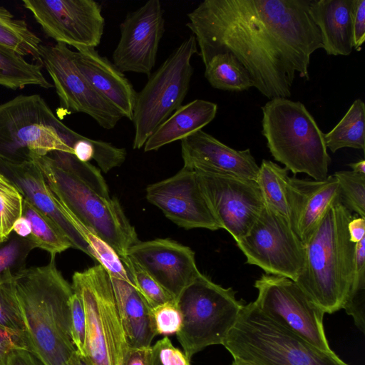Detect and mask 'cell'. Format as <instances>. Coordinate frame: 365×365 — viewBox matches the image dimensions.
I'll return each instance as SVG.
<instances>
[{
    "label": "cell",
    "instance_id": "cell-1",
    "mask_svg": "<svg viewBox=\"0 0 365 365\" xmlns=\"http://www.w3.org/2000/svg\"><path fill=\"white\" fill-rule=\"evenodd\" d=\"M312 0H205L187 14L204 65L230 53L253 87L269 99L287 98L297 74L309 79L312 54L322 48L309 14Z\"/></svg>",
    "mask_w": 365,
    "mask_h": 365
},
{
    "label": "cell",
    "instance_id": "cell-2",
    "mask_svg": "<svg viewBox=\"0 0 365 365\" xmlns=\"http://www.w3.org/2000/svg\"><path fill=\"white\" fill-rule=\"evenodd\" d=\"M29 349L45 365H68L77 351L72 341L70 300L73 290L57 269L55 257L13 278Z\"/></svg>",
    "mask_w": 365,
    "mask_h": 365
},
{
    "label": "cell",
    "instance_id": "cell-3",
    "mask_svg": "<svg viewBox=\"0 0 365 365\" xmlns=\"http://www.w3.org/2000/svg\"><path fill=\"white\" fill-rule=\"evenodd\" d=\"M352 217L339 200L334 202L304 242V266L295 282L324 313L342 309L351 286L356 244L348 224Z\"/></svg>",
    "mask_w": 365,
    "mask_h": 365
},
{
    "label": "cell",
    "instance_id": "cell-4",
    "mask_svg": "<svg viewBox=\"0 0 365 365\" xmlns=\"http://www.w3.org/2000/svg\"><path fill=\"white\" fill-rule=\"evenodd\" d=\"M52 193L84 225L107 242L120 258L139 242L116 198L104 197L72 173L56 151L43 156H32Z\"/></svg>",
    "mask_w": 365,
    "mask_h": 365
},
{
    "label": "cell",
    "instance_id": "cell-5",
    "mask_svg": "<svg viewBox=\"0 0 365 365\" xmlns=\"http://www.w3.org/2000/svg\"><path fill=\"white\" fill-rule=\"evenodd\" d=\"M262 110V134L273 158L294 175L305 173L315 180L325 179L331 158L324 134L304 105L277 98Z\"/></svg>",
    "mask_w": 365,
    "mask_h": 365
},
{
    "label": "cell",
    "instance_id": "cell-6",
    "mask_svg": "<svg viewBox=\"0 0 365 365\" xmlns=\"http://www.w3.org/2000/svg\"><path fill=\"white\" fill-rule=\"evenodd\" d=\"M222 345L252 365H349L271 320L254 302L245 304Z\"/></svg>",
    "mask_w": 365,
    "mask_h": 365
},
{
    "label": "cell",
    "instance_id": "cell-7",
    "mask_svg": "<svg viewBox=\"0 0 365 365\" xmlns=\"http://www.w3.org/2000/svg\"><path fill=\"white\" fill-rule=\"evenodd\" d=\"M81 135L61 122L40 95H19L0 104V160L30 161L53 151L73 154Z\"/></svg>",
    "mask_w": 365,
    "mask_h": 365
},
{
    "label": "cell",
    "instance_id": "cell-8",
    "mask_svg": "<svg viewBox=\"0 0 365 365\" xmlns=\"http://www.w3.org/2000/svg\"><path fill=\"white\" fill-rule=\"evenodd\" d=\"M177 303L182 324L176 336L190 360L207 346L222 344L245 304L231 287L224 288L202 273L182 292Z\"/></svg>",
    "mask_w": 365,
    "mask_h": 365
},
{
    "label": "cell",
    "instance_id": "cell-9",
    "mask_svg": "<svg viewBox=\"0 0 365 365\" xmlns=\"http://www.w3.org/2000/svg\"><path fill=\"white\" fill-rule=\"evenodd\" d=\"M72 288L86 314V356L93 365H123L128 350L111 282L100 264L76 272Z\"/></svg>",
    "mask_w": 365,
    "mask_h": 365
},
{
    "label": "cell",
    "instance_id": "cell-10",
    "mask_svg": "<svg viewBox=\"0 0 365 365\" xmlns=\"http://www.w3.org/2000/svg\"><path fill=\"white\" fill-rule=\"evenodd\" d=\"M196 53L197 41L192 34L150 75L137 93L132 120L133 149L142 148L156 128L182 106L193 73L191 58Z\"/></svg>",
    "mask_w": 365,
    "mask_h": 365
},
{
    "label": "cell",
    "instance_id": "cell-11",
    "mask_svg": "<svg viewBox=\"0 0 365 365\" xmlns=\"http://www.w3.org/2000/svg\"><path fill=\"white\" fill-rule=\"evenodd\" d=\"M236 243L246 263L260 267L265 274L296 281L304 269V244L288 221L266 205Z\"/></svg>",
    "mask_w": 365,
    "mask_h": 365
},
{
    "label": "cell",
    "instance_id": "cell-12",
    "mask_svg": "<svg viewBox=\"0 0 365 365\" xmlns=\"http://www.w3.org/2000/svg\"><path fill=\"white\" fill-rule=\"evenodd\" d=\"M254 286L258 291L254 302L264 315L312 346L331 350L323 325L325 313L295 281L264 273Z\"/></svg>",
    "mask_w": 365,
    "mask_h": 365
},
{
    "label": "cell",
    "instance_id": "cell-13",
    "mask_svg": "<svg viewBox=\"0 0 365 365\" xmlns=\"http://www.w3.org/2000/svg\"><path fill=\"white\" fill-rule=\"evenodd\" d=\"M40 57L52 78L61 110L67 113L87 114L107 130L115 127L123 116L81 73L76 65L73 51L67 45L41 44Z\"/></svg>",
    "mask_w": 365,
    "mask_h": 365
},
{
    "label": "cell",
    "instance_id": "cell-14",
    "mask_svg": "<svg viewBox=\"0 0 365 365\" xmlns=\"http://www.w3.org/2000/svg\"><path fill=\"white\" fill-rule=\"evenodd\" d=\"M45 34L57 43L95 48L101 43L105 19L93 0H23Z\"/></svg>",
    "mask_w": 365,
    "mask_h": 365
},
{
    "label": "cell",
    "instance_id": "cell-15",
    "mask_svg": "<svg viewBox=\"0 0 365 365\" xmlns=\"http://www.w3.org/2000/svg\"><path fill=\"white\" fill-rule=\"evenodd\" d=\"M195 172L220 228L237 242L249 231L265 205L257 183L227 174Z\"/></svg>",
    "mask_w": 365,
    "mask_h": 365
},
{
    "label": "cell",
    "instance_id": "cell-16",
    "mask_svg": "<svg viewBox=\"0 0 365 365\" xmlns=\"http://www.w3.org/2000/svg\"><path fill=\"white\" fill-rule=\"evenodd\" d=\"M120 30V38L113 53V63L123 73L134 72L149 77L165 31L160 1L149 0L128 14Z\"/></svg>",
    "mask_w": 365,
    "mask_h": 365
},
{
    "label": "cell",
    "instance_id": "cell-17",
    "mask_svg": "<svg viewBox=\"0 0 365 365\" xmlns=\"http://www.w3.org/2000/svg\"><path fill=\"white\" fill-rule=\"evenodd\" d=\"M145 197L180 227L220 229L194 170L182 167L173 176L149 185Z\"/></svg>",
    "mask_w": 365,
    "mask_h": 365
},
{
    "label": "cell",
    "instance_id": "cell-18",
    "mask_svg": "<svg viewBox=\"0 0 365 365\" xmlns=\"http://www.w3.org/2000/svg\"><path fill=\"white\" fill-rule=\"evenodd\" d=\"M127 255L145 269L177 301L200 275L195 252L170 239L158 238L132 245Z\"/></svg>",
    "mask_w": 365,
    "mask_h": 365
},
{
    "label": "cell",
    "instance_id": "cell-19",
    "mask_svg": "<svg viewBox=\"0 0 365 365\" xmlns=\"http://www.w3.org/2000/svg\"><path fill=\"white\" fill-rule=\"evenodd\" d=\"M183 167L255 180L259 165L250 149L235 150L200 130L181 140Z\"/></svg>",
    "mask_w": 365,
    "mask_h": 365
},
{
    "label": "cell",
    "instance_id": "cell-20",
    "mask_svg": "<svg viewBox=\"0 0 365 365\" xmlns=\"http://www.w3.org/2000/svg\"><path fill=\"white\" fill-rule=\"evenodd\" d=\"M0 172L14 184L25 200L57 225L73 248L91 257L88 245L59 207L44 176L33 162L0 160Z\"/></svg>",
    "mask_w": 365,
    "mask_h": 365
},
{
    "label": "cell",
    "instance_id": "cell-21",
    "mask_svg": "<svg viewBox=\"0 0 365 365\" xmlns=\"http://www.w3.org/2000/svg\"><path fill=\"white\" fill-rule=\"evenodd\" d=\"M73 58L93 88L123 117L132 120L137 92L123 73L95 48L73 51Z\"/></svg>",
    "mask_w": 365,
    "mask_h": 365
},
{
    "label": "cell",
    "instance_id": "cell-22",
    "mask_svg": "<svg viewBox=\"0 0 365 365\" xmlns=\"http://www.w3.org/2000/svg\"><path fill=\"white\" fill-rule=\"evenodd\" d=\"M289 185L292 228L304 243L329 205L339 200L338 181L333 175L322 180L294 175L289 176Z\"/></svg>",
    "mask_w": 365,
    "mask_h": 365
},
{
    "label": "cell",
    "instance_id": "cell-23",
    "mask_svg": "<svg viewBox=\"0 0 365 365\" xmlns=\"http://www.w3.org/2000/svg\"><path fill=\"white\" fill-rule=\"evenodd\" d=\"M128 348L151 346L158 335L150 307L130 277H110Z\"/></svg>",
    "mask_w": 365,
    "mask_h": 365
},
{
    "label": "cell",
    "instance_id": "cell-24",
    "mask_svg": "<svg viewBox=\"0 0 365 365\" xmlns=\"http://www.w3.org/2000/svg\"><path fill=\"white\" fill-rule=\"evenodd\" d=\"M354 0H312L309 14L319 29L327 55L349 56L353 50Z\"/></svg>",
    "mask_w": 365,
    "mask_h": 365
},
{
    "label": "cell",
    "instance_id": "cell-25",
    "mask_svg": "<svg viewBox=\"0 0 365 365\" xmlns=\"http://www.w3.org/2000/svg\"><path fill=\"white\" fill-rule=\"evenodd\" d=\"M217 110L216 103L202 99L181 106L149 137L143 146L145 152L158 150L202 130L215 118Z\"/></svg>",
    "mask_w": 365,
    "mask_h": 365
},
{
    "label": "cell",
    "instance_id": "cell-26",
    "mask_svg": "<svg viewBox=\"0 0 365 365\" xmlns=\"http://www.w3.org/2000/svg\"><path fill=\"white\" fill-rule=\"evenodd\" d=\"M289 178L288 170L285 168L264 159L259 166L255 181L265 205L286 219L292 227Z\"/></svg>",
    "mask_w": 365,
    "mask_h": 365
},
{
    "label": "cell",
    "instance_id": "cell-27",
    "mask_svg": "<svg viewBox=\"0 0 365 365\" xmlns=\"http://www.w3.org/2000/svg\"><path fill=\"white\" fill-rule=\"evenodd\" d=\"M42 67V63H29L14 50L0 44V86L13 90L31 85L46 89L53 87Z\"/></svg>",
    "mask_w": 365,
    "mask_h": 365
},
{
    "label": "cell",
    "instance_id": "cell-28",
    "mask_svg": "<svg viewBox=\"0 0 365 365\" xmlns=\"http://www.w3.org/2000/svg\"><path fill=\"white\" fill-rule=\"evenodd\" d=\"M364 122L365 105L358 98L335 127L324 134L327 148L332 153L344 148L364 150Z\"/></svg>",
    "mask_w": 365,
    "mask_h": 365
},
{
    "label": "cell",
    "instance_id": "cell-29",
    "mask_svg": "<svg viewBox=\"0 0 365 365\" xmlns=\"http://www.w3.org/2000/svg\"><path fill=\"white\" fill-rule=\"evenodd\" d=\"M205 66V77L214 88L242 91L253 87L248 72L230 53L214 56Z\"/></svg>",
    "mask_w": 365,
    "mask_h": 365
},
{
    "label": "cell",
    "instance_id": "cell-30",
    "mask_svg": "<svg viewBox=\"0 0 365 365\" xmlns=\"http://www.w3.org/2000/svg\"><path fill=\"white\" fill-rule=\"evenodd\" d=\"M22 216L31 225L28 237L35 245L48 252L51 257H56L73 247L71 242L57 225L24 198Z\"/></svg>",
    "mask_w": 365,
    "mask_h": 365
},
{
    "label": "cell",
    "instance_id": "cell-31",
    "mask_svg": "<svg viewBox=\"0 0 365 365\" xmlns=\"http://www.w3.org/2000/svg\"><path fill=\"white\" fill-rule=\"evenodd\" d=\"M0 44L7 46L21 56H30L41 63V38L29 27L26 22L16 19L7 9L0 6Z\"/></svg>",
    "mask_w": 365,
    "mask_h": 365
},
{
    "label": "cell",
    "instance_id": "cell-32",
    "mask_svg": "<svg viewBox=\"0 0 365 365\" xmlns=\"http://www.w3.org/2000/svg\"><path fill=\"white\" fill-rule=\"evenodd\" d=\"M36 248L29 238L15 233L0 243V283L11 280L16 274L26 269V260Z\"/></svg>",
    "mask_w": 365,
    "mask_h": 365
},
{
    "label": "cell",
    "instance_id": "cell-33",
    "mask_svg": "<svg viewBox=\"0 0 365 365\" xmlns=\"http://www.w3.org/2000/svg\"><path fill=\"white\" fill-rule=\"evenodd\" d=\"M120 259L135 288L151 309L176 300L145 269L128 255L121 257Z\"/></svg>",
    "mask_w": 365,
    "mask_h": 365
},
{
    "label": "cell",
    "instance_id": "cell-34",
    "mask_svg": "<svg viewBox=\"0 0 365 365\" xmlns=\"http://www.w3.org/2000/svg\"><path fill=\"white\" fill-rule=\"evenodd\" d=\"M23 200L17 187L0 172V243L9 237L15 222L22 216Z\"/></svg>",
    "mask_w": 365,
    "mask_h": 365
},
{
    "label": "cell",
    "instance_id": "cell-35",
    "mask_svg": "<svg viewBox=\"0 0 365 365\" xmlns=\"http://www.w3.org/2000/svg\"><path fill=\"white\" fill-rule=\"evenodd\" d=\"M340 202L350 212L365 218V175L352 170L335 172Z\"/></svg>",
    "mask_w": 365,
    "mask_h": 365
},
{
    "label": "cell",
    "instance_id": "cell-36",
    "mask_svg": "<svg viewBox=\"0 0 365 365\" xmlns=\"http://www.w3.org/2000/svg\"><path fill=\"white\" fill-rule=\"evenodd\" d=\"M0 327L27 340L25 323L15 294L13 279L0 283Z\"/></svg>",
    "mask_w": 365,
    "mask_h": 365
},
{
    "label": "cell",
    "instance_id": "cell-37",
    "mask_svg": "<svg viewBox=\"0 0 365 365\" xmlns=\"http://www.w3.org/2000/svg\"><path fill=\"white\" fill-rule=\"evenodd\" d=\"M157 334H176L181 327L182 314L176 300L151 309Z\"/></svg>",
    "mask_w": 365,
    "mask_h": 365
},
{
    "label": "cell",
    "instance_id": "cell-38",
    "mask_svg": "<svg viewBox=\"0 0 365 365\" xmlns=\"http://www.w3.org/2000/svg\"><path fill=\"white\" fill-rule=\"evenodd\" d=\"M71 336L76 351L86 356V320L81 297L73 292L70 300Z\"/></svg>",
    "mask_w": 365,
    "mask_h": 365
},
{
    "label": "cell",
    "instance_id": "cell-39",
    "mask_svg": "<svg viewBox=\"0 0 365 365\" xmlns=\"http://www.w3.org/2000/svg\"><path fill=\"white\" fill-rule=\"evenodd\" d=\"M152 346L163 365H190V359L183 352L175 348L167 336Z\"/></svg>",
    "mask_w": 365,
    "mask_h": 365
},
{
    "label": "cell",
    "instance_id": "cell-40",
    "mask_svg": "<svg viewBox=\"0 0 365 365\" xmlns=\"http://www.w3.org/2000/svg\"><path fill=\"white\" fill-rule=\"evenodd\" d=\"M352 31L353 48L359 51L365 40V0H354Z\"/></svg>",
    "mask_w": 365,
    "mask_h": 365
},
{
    "label": "cell",
    "instance_id": "cell-41",
    "mask_svg": "<svg viewBox=\"0 0 365 365\" xmlns=\"http://www.w3.org/2000/svg\"><path fill=\"white\" fill-rule=\"evenodd\" d=\"M18 347L29 349L28 341L20 335L0 327V365H7L10 352Z\"/></svg>",
    "mask_w": 365,
    "mask_h": 365
},
{
    "label": "cell",
    "instance_id": "cell-42",
    "mask_svg": "<svg viewBox=\"0 0 365 365\" xmlns=\"http://www.w3.org/2000/svg\"><path fill=\"white\" fill-rule=\"evenodd\" d=\"M154 354L150 347L129 348L123 365H153Z\"/></svg>",
    "mask_w": 365,
    "mask_h": 365
},
{
    "label": "cell",
    "instance_id": "cell-43",
    "mask_svg": "<svg viewBox=\"0 0 365 365\" xmlns=\"http://www.w3.org/2000/svg\"><path fill=\"white\" fill-rule=\"evenodd\" d=\"M7 365H45L29 349H14L8 357Z\"/></svg>",
    "mask_w": 365,
    "mask_h": 365
},
{
    "label": "cell",
    "instance_id": "cell-44",
    "mask_svg": "<svg viewBox=\"0 0 365 365\" xmlns=\"http://www.w3.org/2000/svg\"><path fill=\"white\" fill-rule=\"evenodd\" d=\"M348 231L351 242L358 243L365 237V218L352 217L348 224Z\"/></svg>",
    "mask_w": 365,
    "mask_h": 365
},
{
    "label": "cell",
    "instance_id": "cell-45",
    "mask_svg": "<svg viewBox=\"0 0 365 365\" xmlns=\"http://www.w3.org/2000/svg\"><path fill=\"white\" fill-rule=\"evenodd\" d=\"M12 232L19 237L28 238L31 234L30 222L25 217L21 216L15 222Z\"/></svg>",
    "mask_w": 365,
    "mask_h": 365
},
{
    "label": "cell",
    "instance_id": "cell-46",
    "mask_svg": "<svg viewBox=\"0 0 365 365\" xmlns=\"http://www.w3.org/2000/svg\"><path fill=\"white\" fill-rule=\"evenodd\" d=\"M68 365H93L88 358L78 351L76 352Z\"/></svg>",
    "mask_w": 365,
    "mask_h": 365
},
{
    "label": "cell",
    "instance_id": "cell-47",
    "mask_svg": "<svg viewBox=\"0 0 365 365\" xmlns=\"http://www.w3.org/2000/svg\"><path fill=\"white\" fill-rule=\"evenodd\" d=\"M348 165L351 168L352 171L365 175V160H359L356 163H349Z\"/></svg>",
    "mask_w": 365,
    "mask_h": 365
},
{
    "label": "cell",
    "instance_id": "cell-48",
    "mask_svg": "<svg viewBox=\"0 0 365 365\" xmlns=\"http://www.w3.org/2000/svg\"><path fill=\"white\" fill-rule=\"evenodd\" d=\"M231 365H252L249 363H247L245 361L238 360V359H234L232 362Z\"/></svg>",
    "mask_w": 365,
    "mask_h": 365
}]
</instances>
